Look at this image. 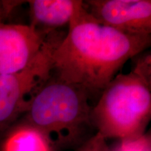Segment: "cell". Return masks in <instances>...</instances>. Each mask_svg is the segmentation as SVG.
Wrapping results in <instances>:
<instances>
[{"label":"cell","mask_w":151,"mask_h":151,"mask_svg":"<svg viewBox=\"0 0 151 151\" xmlns=\"http://www.w3.org/2000/svg\"><path fill=\"white\" fill-rule=\"evenodd\" d=\"M150 41V36L126 35L99 23L85 6L54 50L53 70L60 80L88 92L103 91L124 64Z\"/></svg>","instance_id":"6da1fadb"},{"label":"cell","mask_w":151,"mask_h":151,"mask_svg":"<svg viewBox=\"0 0 151 151\" xmlns=\"http://www.w3.org/2000/svg\"><path fill=\"white\" fill-rule=\"evenodd\" d=\"M89 92L80 86L50 79L37 92L26 114V122L38 128L57 150L77 148L92 127Z\"/></svg>","instance_id":"7a4b0ae2"},{"label":"cell","mask_w":151,"mask_h":151,"mask_svg":"<svg viewBox=\"0 0 151 151\" xmlns=\"http://www.w3.org/2000/svg\"><path fill=\"white\" fill-rule=\"evenodd\" d=\"M150 83L133 70L117 75L92 109V127L106 139L126 140L144 134L151 117Z\"/></svg>","instance_id":"3957f363"},{"label":"cell","mask_w":151,"mask_h":151,"mask_svg":"<svg viewBox=\"0 0 151 151\" xmlns=\"http://www.w3.org/2000/svg\"><path fill=\"white\" fill-rule=\"evenodd\" d=\"M62 39L51 32L40 51L24 69L0 75V133L27 112L36 94L50 79L52 54Z\"/></svg>","instance_id":"277c9868"},{"label":"cell","mask_w":151,"mask_h":151,"mask_svg":"<svg viewBox=\"0 0 151 151\" xmlns=\"http://www.w3.org/2000/svg\"><path fill=\"white\" fill-rule=\"evenodd\" d=\"M85 6L99 23L132 36H150V0H88Z\"/></svg>","instance_id":"5b68a950"},{"label":"cell","mask_w":151,"mask_h":151,"mask_svg":"<svg viewBox=\"0 0 151 151\" xmlns=\"http://www.w3.org/2000/svg\"><path fill=\"white\" fill-rule=\"evenodd\" d=\"M50 32L31 24H0V75L24 69L40 51Z\"/></svg>","instance_id":"8992f818"},{"label":"cell","mask_w":151,"mask_h":151,"mask_svg":"<svg viewBox=\"0 0 151 151\" xmlns=\"http://www.w3.org/2000/svg\"><path fill=\"white\" fill-rule=\"evenodd\" d=\"M27 2L31 25L48 32L69 24L85 9L83 1L80 0H32Z\"/></svg>","instance_id":"52a82bcc"},{"label":"cell","mask_w":151,"mask_h":151,"mask_svg":"<svg viewBox=\"0 0 151 151\" xmlns=\"http://www.w3.org/2000/svg\"><path fill=\"white\" fill-rule=\"evenodd\" d=\"M51 141L32 124L25 122L6 137L1 151H56Z\"/></svg>","instance_id":"ba28073f"},{"label":"cell","mask_w":151,"mask_h":151,"mask_svg":"<svg viewBox=\"0 0 151 151\" xmlns=\"http://www.w3.org/2000/svg\"><path fill=\"white\" fill-rule=\"evenodd\" d=\"M110 151H151V138L147 133L133 139L120 140L110 147Z\"/></svg>","instance_id":"9c48e42d"},{"label":"cell","mask_w":151,"mask_h":151,"mask_svg":"<svg viewBox=\"0 0 151 151\" xmlns=\"http://www.w3.org/2000/svg\"><path fill=\"white\" fill-rule=\"evenodd\" d=\"M75 151H110V147L106 139L97 132L76 148Z\"/></svg>","instance_id":"30bf717a"},{"label":"cell","mask_w":151,"mask_h":151,"mask_svg":"<svg viewBox=\"0 0 151 151\" xmlns=\"http://www.w3.org/2000/svg\"><path fill=\"white\" fill-rule=\"evenodd\" d=\"M133 71L150 81V55H146L140 58Z\"/></svg>","instance_id":"8fae6325"},{"label":"cell","mask_w":151,"mask_h":151,"mask_svg":"<svg viewBox=\"0 0 151 151\" xmlns=\"http://www.w3.org/2000/svg\"><path fill=\"white\" fill-rule=\"evenodd\" d=\"M18 3V1H0V24L3 23L4 19Z\"/></svg>","instance_id":"7c38bea8"}]
</instances>
